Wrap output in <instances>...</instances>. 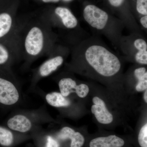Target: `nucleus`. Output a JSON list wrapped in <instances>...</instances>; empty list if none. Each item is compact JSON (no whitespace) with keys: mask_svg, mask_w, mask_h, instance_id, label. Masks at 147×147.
<instances>
[{"mask_svg":"<svg viewBox=\"0 0 147 147\" xmlns=\"http://www.w3.org/2000/svg\"><path fill=\"white\" fill-rule=\"evenodd\" d=\"M71 65L79 73L106 83H117L122 79L121 59L95 36L76 43L72 50Z\"/></svg>","mask_w":147,"mask_h":147,"instance_id":"obj_1","label":"nucleus"},{"mask_svg":"<svg viewBox=\"0 0 147 147\" xmlns=\"http://www.w3.org/2000/svg\"><path fill=\"white\" fill-rule=\"evenodd\" d=\"M26 24L22 35L18 33L21 53L29 59H33L56 47V36L50 29L51 25L41 14L39 18Z\"/></svg>","mask_w":147,"mask_h":147,"instance_id":"obj_2","label":"nucleus"},{"mask_svg":"<svg viewBox=\"0 0 147 147\" xmlns=\"http://www.w3.org/2000/svg\"><path fill=\"white\" fill-rule=\"evenodd\" d=\"M83 16L92 30L105 36L115 47L118 48L125 28L121 20L107 11L92 3L84 6Z\"/></svg>","mask_w":147,"mask_h":147,"instance_id":"obj_3","label":"nucleus"},{"mask_svg":"<svg viewBox=\"0 0 147 147\" xmlns=\"http://www.w3.org/2000/svg\"><path fill=\"white\" fill-rule=\"evenodd\" d=\"M118 48L127 61L147 65V42L141 33L132 32L128 35L122 36Z\"/></svg>","mask_w":147,"mask_h":147,"instance_id":"obj_4","label":"nucleus"},{"mask_svg":"<svg viewBox=\"0 0 147 147\" xmlns=\"http://www.w3.org/2000/svg\"><path fill=\"white\" fill-rule=\"evenodd\" d=\"M42 14L51 25H55L70 31L80 28L77 18L71 11L65 6L49 7L44 9Z\"/></svg>","mask_w":147,"mask_h":147,"instance_id":"obj_5","label":"nucleus"},{"mask_svg":"<svg viewBox=\"0 0 147 147\" xmlns=\"http://www.w3.org/2000/svg\"><path fill=\"white\" fill-rule=\"evenodd\" d=\"M114 16L122 22L130 32L142 33V30L130 10L128 0H105Z\"/></svg>","mask_w":147,"mask_h":147,"instance_id":"obj_6","label":"nucleus"},{"mask_svg":"<svg viewBox=\"0 0 147 147\" xmlns=\"http://www.w3.org/2000/svg\"><path fill=\"white\" fill-rule=\"evenodd\" d=\"M20 1L16 0L6 11L0 13V38L16 30V14Z\"/></svg>","mask_w":147,"mask_h":147,"instance_id":"obj_7","label":"nucleus"},{"mask_svg":"<svg viewBox=\"0 0 147 147\" xmlns=\"http://www.w3.org/2000/svg\"><path fill=\"white\" fill-rule=\"evenodd\" d=\"M59 87L61 93L65 97L72 93H75L79 97L84 98L90 91L89 87L87 84H78L75 80L69 77L61 79L59 82Z\"/></svg>","mask_w":147,"mask_h":147,"instance_id":"obj_8","label":"nucleus"},{"mask_svg":"<svg viewBox=\"0 0 147 147\" xmlns=\"http://www.w3.org/2000/svg\"><path fill=\"white\" fill-rule=\"evenodd\" d=\"M20 98V94L14 82L0 77V103L7 105H14Z\"/></svg>","mask_w":147,"mask_h":147,"instance_id":"obj_9","label":"nucleus"},{"mask_svg":"<svg viewBox=\"0 0 147 147\" xmlns=\"http://www.w3.org/2000/svg\"><path fill=\"white\" fill-rule=\"evenodd\" d=\"M52 57L44 62L40 67L38 72L41 77H46L57 69L63 63L65 56L67 55V49L56 48Z\"/></svg>","mask_w":147,"mask_h":147,"instance_id":"obj_10","label":"nucleus"},{"mask_svg":"<svg viewBox=\"0 0 147 147\" xmlns=\"http://www.w3.org/2000/svg\"><path fill=\"white\" fill-rule=\"evenodd\" d=\"M130 10L139 26L147 30V0H128Z\"/></svg>","mask_w":147,"mask_h":147,"instance_id":"obj_11","label":"nucleus"},{"mask_svg":"<svg viewBox=\"0 0 147 147\" xmlns=\"http://www.w3.org/2000/svg\"><path fill=\"white\" fill-rule=\"evenodd\" d=\"M94 105L91 107V112L99 123L109 124L113 122V116L109 112L104 100L98 96L92 98Z\"/></svg>","mask_w":147,"mask_h":147,"instance_id":"obj_12","label":"nucleus"},{"mask_svg":"<svg viewBox=\"0 0 147 147\" xmlns=\"http://www.w3.org/2000/svg\"><path fill=\"white\" fill-rule=\"evenodd\" d=\"M57 137L61 140L70 139V147H82L85 142V138L81 133L75 131L68 127H63L58 133Z\"/></svg>","mask_w":147,"mask_h":147,"instance_id":"obj_13","label":"nucleus"},{"mask_svg":"<svg viewBox=\"0 0 147 147\" xmlns=\"http://www.w3.org/2000/svg\"><path fill=\"white\" fill-rule=\"evenodd\" d=\"M124 144L123 139L115 135H111L92 139L89 147H122Z\"/></svg>","mask_w":147,"mask_h":147,"instance_id":"obj_14","label":"nucleus"},{"mask_svg":"<svg viewBox=\"0 0 147 147\" xmlns=\"http://www.w3.org/2000/svg\"><path fill=\"white\" fill-rule=\"evenodd\" d=\"M7 124L10 129L23 133L29 131L32 126L30 120L26 116L22 115L13 116L9 120Z\"/></svg>","mask_w":147,"mask_h":147,"instance_id":"obj_15","label":"nucleus"},{"mask_svg":"<svg viewBox=\"0 0 147 147\" xmlns=\"http://www.w3.org/2000/svg\"><path fill=\"white\" fill-rule=\"evenodd\" d=\"M135 67L132 71L134 76L138 79L135 84V90L137 92L144 91L147 89V71L144 65Z\"/></svg>","mask_w":147,"mask_h":147,"instance_id":"obj_16","label":"nucleus"},{"mask_svg":"<svg viewBox=\"0 0 147 147\" xmlns=\"http://www.w3.org/2000/svg\"><path fill=\"white\" fill-rule=\"evenodd\" d=\"M45 98L49 105L56 108L67 107L70 105V101L60 92L50 93L46 95Z\"/></svg>","mask_w":147,"mask_h":147,"instance_id":"obj_17","label":"nucleus"},{"mask_svg":"<svg viewBox=\"0 0 147 147\" xmlns=\"http://www.w3.org/2000/svg\"><path fill=\"white\" fill-rule=\"evenodd\" d=\"M20 48L13 47L9 48L5 45L0 43V65L8 62L13 58L21 55Z\"/></svg>","mask_w":147,"mask_h":147,"instance_id":"obj_18","label":"nucleus"},{"mask_svg":"<svg viewBox=\"0 0 147 147\" xmlns=\"http://www.w3.org/2000/svg\"><path fill=\"white\" fill-rule=\"evenodd\" d=\"M13 136L12 132L0 126V144L3 146H10L13 144Z\"/></svg>","mask_w":147,"mask_h":147,"instance_id":"obj_19","label":"nucleus"},{"mask_svg":"<svg viewBox=\"0 0 147 147\" xmlns=\"http://www.w3.org/2000/svg\"><path fill=\"white\" fill-rule=\"evenodd\" d=\"M138 142L141 147H147V123L141 127L138 137Z\"/></svg>","mask_w":147,"mask_h":147,"instance_id":"obj_20","label":"nucleus"},{"mask_svg":"<svg viewBox=\"0 0 147 147\" xmlns=\"http://www.w3.org/2000/svg\"><path fill=\"white\" fill-rule=\"evenodd\" d=\"M45 147H59V145L57 141L54 138L51 136H48Z\"/></svg>","mask_w":147,"mask_h":147,"instance_id":"obj_21","label":"nucleus"},{"mask_svg":"<svg viewBox=\"0 0 147 147\" xmlns=\"http://www.w3.org/2000/svg\"><path fill=\"white\" fill-rule=\"evenodd\" d=\"M36 1L40 3H59L62 2L63 3H67L71 2L74 0H35Z\"/></svg>","mask_w":147,"mask_h":147,"instance_id":"obj_22","label":"nucleus"},{"mask_svg":"<svg viewBox=\"0 0 147 147\" xmlns=\"http://www.w3.org/2000/svg\"><path fill=\"white\" fill-rule=\"evenodd\" d=\"M144 100L146 103H147V89L144 91Z\"/></svg>","mask_w":147,"mask_h":147,"instance_id":"obj_23","label":"nucleus"}]
</instances>
